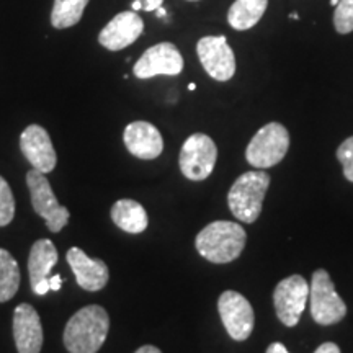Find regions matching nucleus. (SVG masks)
<instances>
[{
	"label": "nucleus",
	"mask_w": 353,
	"mask_h": 353,
	"mask_svg": "<svg viewBox=\"0 0 353 353\" xmlns=\"http://www.w3.org/2000/svg\"><path fill=\"white\" fill-rule=\"evenodd\" d=\"M247 242L244 228L232 221H214L200 231L195 245L198 254L211 263H229L241 257Z\"/></svg>",
	"instance_id": "2"
},
{
	"label": "nucleus",
	"mask_w": 353,
	"mask_h": 353,
	"mask_svg": "<svg viewBox=\"0 0 353 353\" xmlns=\"http://www.w3.org/2000/svg\"><path fill=\"white\" fill-rule=\"evenodd\" d=\"M126 149L134 157L152 161L164 151V139L159 130L148 121H132L123 134Z\"/></svg>",
	"instance_id": "16"
},
{
	"label": "nucleus",
	"mask_w": 353,
	"mask_h": 353,
	"mask_svg": "<svg viewBox=\"0 0 353 353\" xmlns=\"http://www.w3.org/2000/svg\"><path fill=\"white\" fill-rule=\"evenodd\" d=\"M290 149V132L281 123H268L255 132L245 149V159L255 169L280 164Z\"/></svg>",
	"instance_id": "4"
},
{
	"label": "nucleus",
	"mask_w": 353,
	"mask_h": 353,
	"mask_svg": "<svg viewBox=\"0 0 353 353\" xmlns=\"http://www.w3.org/2000/svg\"><path fill=\"white\" fill-rule=\"evenodd\" d=\"M144 33V21L134 10L114 15L99 34V43L108 51H121Z\"/></svg>",
	"instance_id": "12"
},
{
	"label": "nucleus",
	"mask_w": 353,
	"mask_h": 353,
	"mask_svg": "<svg viewBox=\"0 0 353 353\" xmlns=\"http://www.w3.org/2000/svg\"><path fill=\"white\" fill-rule=\"evenodd\" d=\"M337 3H339V0H330V6L332 7H337Z\"/></svg>",
	"instance_id": "33"
},
{
	"label": "nucleus",
	"mask_w": 353,
	"mask_h": 353,
	"mask_svg": "<svg viewBox=\"0 0 353 353\" xmlns=\"http://www.w3.org/2000/svg\"><path fill=\"white\" fill-rule=\"evenodd\" d=\"M90 0H54L51 10V25L56 30H65L81 21Z\"/></svg>",
	"instance_id": "21"
},
{
	"label": "nucleus",
	"mask_w": 353,
	"mask_h": 353,
	"mask_svg": "<svg viewBox=\"0 0 353 353\" xmlns=\"http://www.w3.org/2000/svg\"><path fill=\"white\" fill-rule=\"evenodd\" d=\"M69 267L76 275L77 285L85 291H100L108 283V267L103 260L90 259L79 247H70L68 255Z\"/></svg>",
	"instance_id": "15"
},
{
	"label": "nucleus",
	"mask_w": 353,
	"mask_h": 353,
	"mask_svg": "<svg viewBox=\"0 0 353 353\" xmlns=\"http://www.w3.org/2000/svg\"><path fill=\"white\" fill-rule=\"evenodd\" d=\"M131 10H134V12L141 10V3L138 2V0H134V2H132V6H131Z\"/></svg>",
	"instance_id": "30"
},
{
	"label": "nucleus",
	"mask_w": 353,
	"mask_h": 353,
	"mask_svg": "<svg viewBox=\"0 0 353 353\" xmlns=\"http://www.w3.org/2000/svg\"><path fill=\"white\" fill-rule=\"evenodd\" d=\"M183 70V57L174 43H159L143 52L134 64V76L151 79L156 76H179Z\"/></svg>",
	"instance_id": "11"
},
{
	"label": "nucleus",
	"mask_w": 353,
	"mask_h": 353,
	"mask_svg": "<svg viewBox=\"0 0 353 353\" xmlns=\"http://www.w3.org/2000/svg\"><path fill=\"white\" fill-rule=\"evenodd\" d=\"M141 3V10L144 12H156L159 7H162L164 0H138Z\"/></svg>",
	"instance_id": "25"
},
{
	"label": "nucleus",
	"mask_w": 353,
	"mask_h": 353,
	"mask_svg": "<svg viewBox=\"0 0 353 353\" xmlns=\"http://www.w3.org/2000/svg\"><path fill=\"white\" fill-rule=\"evenodd\" d=\"M20 288V268L6 249H0V303H7Z\"/></svg>",
	"instance_id": "20"
},
{
	"label": "nucleus",
	"mask_w": 353,
	"mask_h": 353,
	"mask_svg": "<svg viewBox=\"0 0 353 353\" xmlns=\"http://www.w3.org/2000/svg\"><path fill=\"white\" fill-rule=\"evenodd\" d=\"M61 285H63V278H61V275L50 276V286H51L52 291L61 290Z\"/></svg>",
	"instance_id": "28"
},
{
	"label": "nucleus",
	"mask_w": 353,
	"mask_h": 353,
	"mask_svg": "<svg viewBox=\"0 0 353 353\" xmlns=\"http://www.w3.org/2000/svg\"><path fill=\"white\" fill-rule=\"evenodd\" d=\"M290 17H291V19H293V20H298V19H299V17L296 15V12H293V13H291Z\"/></svg>",
	"instance_id": "32"
},
{
	"label": "nucleus",
	"mask_w": 353,
	"mask_h": 353,
	"mask_svg": "<svg viewBox=\"0 0 353 353\" xmlns=\"http://www.w3.org/2000/svg\"><path fill=\"white\" fill-rule=\"evenodd\" d=\"M334 26L341 34L353 32V0H339L334 13Z\"/></svg>",
	"instance_id": "23"
},
{
	"label": "nucleus",
	"mask_w": 353,
	"mask_h": 353,
	"mask_svg": "<svg viewBox=\"0 0 353 353\" xmlns=\"http://www.w3.org/2000/svg\"><path fill=\"white\" fill-rule=\"evenodd\" d=\"M270 187V175L263 170L245 172L232 183L228 195L231 213L242 223L252 224L262 213L263 198Z\"/></svg>",
	"instance_id": "3"
},
{
	"label": "nucleus",
	"mask_w": 353,
	"mask_h": 353,
	"mask_svg": "<svg viewBox=\"0 0 353 353\" xmlns=\"http://www.w3.org/2000/svg\"><path fill=\"white\" fill-rule=\"evenodd\" d=\"M267 353H290V352L286 350V347L283 345V343L273 342V343H270V347L267 348Z\"/></svg>",
	"instance_id": "27"
},
{
	"label": "nucleus",
	"mask_w": 353,
	"mask_h": 353,
	"mask_svg": "<svg viewBox=\"0 0 353 353\" xmlns=\"http://www.w3.org/2000/svg\"><path fill=\"white\" fill-rule=\"evenodd\" d=\"M268 0H236L228 12V21L237 32L254 28L262 20Z\"/></svg>",
	"instance_id": "19"
},
{
	"label": "nucleus",
	"mask_w": 353,
	"mask_h": 353,
	"mask_svg": "<svg viewBox=\"0 0 353 353\" xmlns=\"http://www.w3.org/2000/svg\"><path fill=\"white\" fill-rule=\"evenodd\" d=\"M314 353H341V348L335 345L334 342H325Z\"/></svg>",
	"instance_id": "26"
},
{
	"label": "nucleus",
	"mask_w": 353,
	"mask_h": 353,
	"mask_svg": "<svg viewBox=\"0 0 353 353\" xmlns=\"http://www.w3.org/2000/svg\"><path fill=\"white\" fill-rule=\"evenodd\" d=\"M309 306L312 319L319 325H334L347 314L345 303L335 291L329 273L322 268L312 273V281L309 286Z\"/></svg>",
	"instance_id": "5"
},
{
	"label": "nucleus",
	"mask_w": 353,
	"mask_h": 353,
	"mask_svg": "<svg viewBox=\"0 0 353 353\" xmlns=\"http://www.w3.org/2000/svg\"><path fill=\"white\" fill-rule=\"evenodd\" d=\"M218 161V148L208 134L195 132L185 141L180 151V170L193 182H201L213 174Z\"/></svg>",
	"instance_id": "6"
},
{
	"label": "nucleus",
	"mask_w": 353,
	"mask_h": 353,
	"mask_svg": "<svg viewBox=\"0 0 353 353\" xmlns=\"http://www.w3.org/2000/svg\"><path fill=\"white\" fill-rule=\"evenodd\" d=\"M188 2H196V0H188Z\"/></svg>",
	"instance_id": "35"
},
{
	"label": "nucleus",
	"mask_w": 353,
	"mask_h": 353,
	"mask_svg": "<svg viewBox=\"0 0 353 353\" xmlns=\"http://www.w3.org/2000/svg\"><path fill=\"white\" fill-rule=\"evenodd\" d=\"M20 149L30 164L33 165V169L41 174H50L54 170L57 156L50 134L43 126L30 125L25 128L20 136Z\"/></svg>",
	"instance_id": "13"
},
{
	"label": "nucleus",
	"mask_w": 353,
	"mask_h": 353,
	"mask_svg": "<svg viewBox=\"0 0 353 353\" xmlns=\"http://www.w3.org/2000/svg\"><path fill=\"white\" fill-rule=\"evenodd\" d=\"M57 263L56 245L50 239H38L34 242L28 257L30 285L37 296H44L51 291L50 275Z\"/></svg>",
	"instance_id": "17"
},
{
	"label": "nucleus",
	"mask_w": 353,
	"mask_h": 353,
	"mask_svg": "<svg viewBox=\"0 0 353 353\" xmlns=\"http://www.w3.org/2000/svg\"><path fill=\"white\" fill-rule=\"evenodd\" d=\"M195 88H196L195 83H190V85H188V90H195Z\"/></svg>",
	"instance_id": "34"
},
{
	"label": "nucleus",
	"mask_w": 353,
	"mask_h": 353,
	"mask_svg": "<svg viewBox=\"0 0 353 353\" xmlns=\"http://www.w3.org/2000/svg\"><path fill=\"white\" fill-rule=\"evenodd\" d=\"M156 12H157L159 17H165V10H164V8H162V7H159Z\"/></svg>",
	"instance_id": "31"
},
{
	"label": "nucleus",
	"mask_w": 353,
	"mask_h": 353,
	"mask_svg": "<svg viewBox=\"0 0 353 353\" xmlns=\"http://www.w3.org/2000/svg\"><path fill=\"white\" fill-rule=\"evenodd\" d=\"M108 330V312L101 306L90 304L70 317L63 341L69 353H97L107 341Z\"/></svg>",
	"instance_id": "1"
},
{
	"label": "nucleus",
	"mask_w": 353,
	"mask_h": 353,
	"mask_svg": "<svg viewBox=\"0 0 353 353\" xmlns=\"http://www.w3.org/2000/svg\"><path fill=\"white\" fill-rule=\"evenodd\" d=\"M112 221L121 231L141 234L148 228V213L144 206L134 200H118L112 208Z\"/></svg>",
	"instance_id": "18"
},
{
	"label": "nucleus",
	"mask_w": 353,
	"mask_h": 353,
	"mask_svg": "<svg viewBox=\"0 0 353 353\" xmlns=\"http://www.w3.org/2000/svg\"><path fill=\"white\" fill-rule=\"evenodd\" d=\"M218 311L231 339L244 342L250 337L254 330L255 316L252 304L247 301V298L237 291H224L219 296Z\"/></svg>",
	"instance_id": "9"
},
{
	"label": "nucleus",
	"mask_w": 353,
	"mask_h": 353,
	"mask_svg": "<svg viewBox=\"0 0 353 353\" xmlns=\"http://www.w3.org/2000/svg\"><path fill=\"white\" fill-rule=\"evenodd\" d=\"M15 216V198L10 185L3 176H0V228L8 226Z\"/></svg>",
	"instance_id": "22"
},
{
	"label": "nucleus",
	"mask_w": 353,
	"mask_h": 353,
	"mask_svg": "<svg viewBox=\"0 0 353 353\" xmlns=\"http://www.w3.org/2000/svg\"><path fill=\"white\" fill-rule=\"evenodd\" d=\"M26 185L30 188L33 210L46 221L48 229L51 232L63 231L64 226H68L70 213L56 200L50 180L41 172L33 169L26 174Z\"/></svg>",
	"instance_id": "7"
},
{
	"label": "nucleus",
	"mask_w": 353,
	"mask_h": 353,
	"mask_svg": "<svg viewBox=\"0 0 353 353\" xmlns=\"http://www.w3.org/2000/svg\"><path fill=\"white\" fill-rule=\"evenodd\" d=\"M198 59L211 79L228 82L236 74V56L224 34L205 37L196 44Z\"/></svg>",
	"instance_id": "10"
},
{
	"label": "nucleus",
	"mask_w": 353,
	"mask_h": 353,
	"mask_svg": "<svg viewBox=\"0 0 353 353\" xmlns=\"http://www.w3.org/2000/svg\"><path fill=\"white\" fill-rule=\"evenodd\" d=\"M13 339L19 353H39L43 347L41 319L32 304H19L13 312Z\"/></svg>",
	"instance_id": "14"
},
{
	"label": "nucleus",
	"mask_w": 353,
	"mask_h": 353,
	"mask_svg": "<svg viewBox=\"0 0 353 353\" xmlns=\"http://www.w3.org/2000/svg\"><path fill=\"white\" fill-rule=\"evenodd\" d=\"M134 353H162V352L154 345H144V347L138 348V350H136Z\"/></svg>",
	"instance_id": "29"
},
{
	"label": "nucleus",
	"mask_w": 353,
	"mask_h": 353,
	"mask_svg": "<svg viewBox=\"0 0 353 353\" xmlns=\"http://www.w3.org/2000/svg\"><path fill=\"white\" fill-rule=\"evenodd\" d=\"M337 159L343 165V175H345V179L348 182H353V136L339 145Z\"/></svg>",
	"instance_id": "24"
},
{
	"label": "nucleus",
	"mask_w": 353,
	"mask_h": 353,
	"mask_svg": "<svg viewBox=\"0 0 353 353\" xmlns=\"http://www.w3.org/2000/svg\"><path fill=\"white\" fill-rule=\"evenodd\" d=\"M309 301V285L301 275L283 278L273 291V303L278 319L286 327H294L299 322Z\"/></svg>",
	"instance_id": "8"
}]
</instances>
